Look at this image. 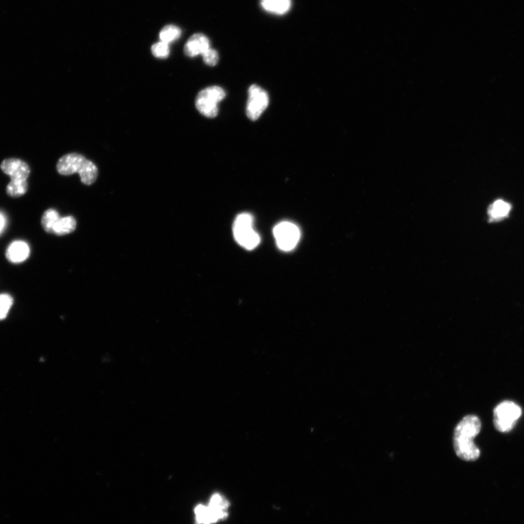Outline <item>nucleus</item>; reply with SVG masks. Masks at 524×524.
<instances>
[{
  "mask_svg": "<svg viewBox=\"0 0 524 524\" xmlns=\"http://www.w3.org/2000/svg\"><path fill=\"white\" fill-rule=\"evenodd\" d=\"M481 430V422L477 416L468 415L459 422L454 434V447L459 458L473 462L480 457V449L473 440Z\"/></svg>",
  "mask_w": 524,
  "mask_h": 524,
  "instance_id": "f257e3e1",
  "label": "nucleus"
},
{
  "mask_svg": "<svg viewBox=\"0 0 524 524\" xmlns=\"http://www.w3.org/2000/svg\"><path fill=\"white\" fill-rule=\"evenodd\" d=\"M56 169L59 174L64 176L78 173L82 182L86 185L96 182L99 175L97 165L78 153L66 154L58 160Z\"/></svg>",
  "mask_w": 524,
  "mask_h": 524,
  "instance_id": "f03ea898",
  "label": "nucleus"
},
{
  "mask_svg": "<svg viewBox=\"0 0 524 524\" xmlns=\"http://www.w3.org/2000/svg\"><path fill=\"white\" fill-rule=\"evenodd\" d=\"M229 502L222 495L214 494L207 505H199L195 509L197 524H213L227 518Z\"/></svg>",
  "mask_w": 524,
  "mask_h": 524,
  "instance_id": "7ed1b4c3",
  "label": "nucleus"
},
{
  "mask_svg": "<svg viewBox=\"0 0 524 524\" xmlns=\"http://www.w3.org/2000/svg\"><path fill=\"white\" fill-rule=\"evenodd\" d=\"M233 233L238 244L248 250L254 249L260 243V237L254 229V219L251 214L242 213L237 216Z\"/></svg>",
  "mask_w": 524,
  "mask_h": 524,
  "instance_id": "20e7f679",
  "label": "nucleus"
},
{
  "mask_svg": "<svg viewBox=\"0 0 524 524\" xmlns=\"http://www.w3.org/2000/svg\"><path fill=\"white\" fill-rule=\"evenodd\" d=\"M522 414L518 404L505 401L500 403L494 410V425L500 433H508L516 425Z\"/></svg>",
  "mask_w": 524,
  "mask_h": 524,
  "instance_id": "39448f33",
  "label": "nucleus"
},
{
  "mask_svg": "<svg viewBox=\"0 0 524 524\" xmlns=\"http://www.w3.org/2000/svg\"><path fill=\"white\" fill-rule=\"evenodd\" d=\"M226 96L225 91L219 86L209 87L201 91L196 98L198 110L207 117H215L218 115V104Z\"/></svg>",
  "mask_w": 524,
  "mask_h": 524,
  "instance_id": "423d86ee",
  "label": "nucleus"
},
{
  "mask_svg": "<svg viewBox=\"0 0 524 524\" xmlns=\"http://www.w3.org/2000/svg\"><path fill=\"white\" fill-rule=\"evenodd\" d=\"M273 233L278 248L284 252L292 251L299 242L301 235L299 228L289 222H283L276 225Z\"/></svg>",
  "mask_w": 524,
  "mask_h": 524,
  "instance_id": "0eeeda50",
  "label": "nucleus"
},
{
  "mask_svg": "<svg viewBox=\"0 0 524 524\" xmlns=\"http://www.w3.org/2000/svg\"><path fill=\"white\" fill-rule=\"evenodd\" d=\"M269 97L261 87L254 85L249 88L246 115L252 121H257L267 108Z\"/></svg>",
  "mask_w": 524,
  "mask_h": 524,
  "instance_id": "6e6552de",
  "label": "nucleus"
},
{
  "mask_svg": "<svg viewBox=\"0 0 524 524\" xmlns=\"http://www.w3.org/2000/svg\"><path fill=\"white\" fill-rule=\"evenodd\" d=\"M1 169L11 180H27L30 174L27 163L16 158L5 160L1 164Z\"/></svg>",
  "mask_w": 524,
  "mask_h": 524,
  "instance_id": "1a4fd4ad",
  "label": "nucleus"
},
{
  "mask_svg": "<svg viewBox=\"0 0 524 524\" xmlns=\"http://www.w3.org/2000/svg\"><path fill=\"white\" fill-rule=\"evenodd\" d=\"M30 247L23 241L12 242L6 250L5 257L12 264H21L26 261L30 256Z\"/></svg>",
  "mask_w": 524,
  "mask_h": 524,
  "instance_id": "9d476101",
  "label": "nucleus"
},
{
  "mask_svg": "<svg viewBox=\"0 0 524 524\" xmlns=\"http://www.w3.org/2000/svg\"><path fill=\"white\" fill-rule=\"evenodd\" d=\"M210 49V41L206 35L195 34L190 38L184 46V53L188 57L204 54Z\"/></svg>",
  "mask_w": 524,
  "mask_h": 524,
  "instance_id": "9b49d317",
  "label": "nucleus"
},
{
  "mask_svg": "<svg viewBox=\"0 0 524 524\" xmlns=\"http://www.w3.org/2000/svg\"><path fill=\"white\" fill-rule=\"evenodd\" d=\"M261 7L268 13L284 15L291 7V0H261Z\"/></svg>",
  "mask_w": 524,
  "mask_h": 524,
  "instance_id": "f8f14e48",
  "label": "nucleus"
},
{
  "mask_svg": "<svg viewBox=\"0 0 524 524\" xmlns=\"http://www.w3.org/2000/svg\"><path fill=\"white\" fill-rule=\"evenodd\" d=\"M76 225L73 217H60L54 225L52 233L59 236L69 234L75 230Z\"/></svg>",
  "mask_w": 524,
  "mask_h": 524,
  "instance_id": "ddd939ff",
  "label": "nucleus"
},
{
  "mask_svg": "<svg viewBox=\"0 0 524 524\" xmlns=\"http://www.w3.org/2000/svg\"><path fill=\"white\" fill-rule=\"evenodd\" d=\"M511 209L510 204L503 200H497L490 207V221H499L508 217Z\"/></svg>",
  "mask_w": 524,
  "mask_h": 524,
  "instance_id": "4468645a",
  "label": "nucleus"
},
{
  "mask_svg": "<svg viewBox=\"0 0 524 524\" xmlns=\"http://www.w3.org/2000/svg\"><path fill=\"white\" fill-rule=\"evenodd\" d=\"M27 190V180H10L7 186L6 193L12 198H19L26 194Z\"/></svg>",
  "mask_w": 524,
  "mask_h": 524,
  "instance_id": "2eb2a0df",
  "label": "nucleus"
},
{
  "mask_svg": "<svg viewBox=\"0 0 524 524\" xmlns=\"http://www.w3.org/2000/svg\"><path fill=\"white\" fill-rule=\"evenodd\" d=\"M182 30L174 25L165 27L160 33L161 42L170 44L181 37Z\"/></svg>",
  "mask_w": 524,
  "mask_h": 524,
  "instance_id": "dca6fc26",
  "label": "nucleus"
},
{
  "mask_svg": "<svg viewBox=\"0 0 524 524\" xmlns=\"http://www.w3.org/2000/svg\"><path fill=\"white\" fill-rule=\"evenodd\" d=\"M60 218L58 213L55 209L47 210L43 215L41 223L43 229L49 233H52L54 225Z\"/></svg>",
  "mask_w": 524,
  "mask_h": 524,
  "instance_id": "f3484780",
  "label": "nucleus"
},
{
  "mask_svg": "<svg viewBox=\"0 0 524 524\" xmlns=\"http://www.w3.org/2000/svg\"><path fill=\"white\" fill-rule=\"evenodd\" d=\"M14 298L8 294H0V321L5 320L14 305Z\"/></svg>",
  "mask_w": 524,
  "mask_h": 524,
  "instance_id": "a211bd4d",
  "label": "nucleus"
},
{
  "mask_svg": "<svg viewBox=\"0 0 524 524\" xmlns=\"http://www.w3.org/2000/svg\"><path fill=\"white\" fill-rule=\"evenodd\" d=\"M152 53L154 56L158 58H166L169 56V45L163 42H159L152 46Z\"/></svg>",
  "mask_w": 524,
  "mask_h": 524,
  "instance_id": "6ab92c4d",
  "label": "nucleus"
},
{
  "mask_svg": "<svg viewBox=\"0 0 524 524\" xmlns=\"http://www.w3.org/2000/svg\"><path fill=\"white\" fill-rule=\"evenodd\" d=\"M204 62L209 66H216L219 62V54L217 51L210 49L202 55Z\"/></svg>",
  "mask_w": 524,
  "mask_h": 524,
  "instance_id": "aec40b11",
  "label": "nucleus"
},
{
  "mask_svg": "<svg viewBox=\"0 0 524 524\" xmlns=\"http://www.w3.org/2000/svg\"><path fill=\"white\" fill-rule=\"evenodd\" d=\"M8 220L5 214L0 211V235H2L7 228Z\"/></svg>",
  "mask_w": 524,
  "mask_h": 524,
  "instance_id": "412c9836",
  "label": "nucleus"
}]
</instances>
